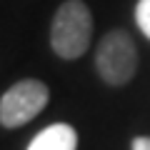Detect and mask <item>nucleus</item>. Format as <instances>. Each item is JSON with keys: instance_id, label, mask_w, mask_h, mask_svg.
Wrapping results in <instances>:
<instances>
[{"instance_id": "obj_3", "label": "nucleus", "mask_w": 150, "mask_h": 150, "mask_svg": "<svg viewBox=\"0 0 150 150\" xmlns=\"http://www.w3.org/2000/svg\"><path fill=\"white\" fill-rule=\"evenodd\" d=\"M50 100V90L43 80L25 78L10 85L0 98V125L3 128H23L35 115L43 112Z\"/></svg>"}, {"instance_id": "obj_1", "label": "nucleus", "mask_w": 150, "mask_h": 150, "mask_svg": "<svg viewBox=\"0 0 150 150\" xmlns=\"http://www.w3.org/2000/svg\"><path fill=\"white\" fill-rule=\"evenodd\" d=\"M93 38V15L83 0H65L53 15L50 48L63 60H78L88 53Z\"/></svg>"}, {"instance_id": "obj_2", "label": "nucleus", "mask_w": 150, "mask_h": 150, "mask_svg": "<svg viewBox=\"0 0 150 150\" xmlns=\"http://www.w3.org/2000/svg\"><path fill=\"white\" fill-rule=\"evenodd\" d=\"M95 70L110 88H123L138 73V48L128 30L115 28L100 38L95 48Z\"/></svg>"}, {"instance_id": "obj_4", "label": "nucleus", "mask_w": 150, "mask_h": 150, "mask_svg": "<svg viewBox=\"0 0 150 150\" xmlns=\"http://www.w3.org/2000/svg\"><path fill=\"white\" fill-rule=\"evenodd\" d=\"M75 148H78V133L68 123L48 125L28 145V150H75Z\"/></svg>"}, {"instance_id": "obj_6", "label": "nucleus", "mask_w": 150, "mask_h": 150, "mask_svg": "<svg viewBox=\"0 0 150 150\" xmlns=\"http://www.w3.org/2000/svg\"><path fill=\"white\" fill-rule=\"evenodd\" d=\"M130 150H150V138L148 135H138V138L133 140V148Z\"/></svg>"}, {"instance_id": "obj_5", "label": "nucleus", "mask_w": 150, "mask_h": 150, "mask_svg": "<svg viewBox=\"0 0 150 150\" xmlns=\"http://www.w3.org/2000/svg\"><path fill=\"white\" fill-rule=\"evenodd\" d=\"M135 23H138L140 33L150 40V0H138V5H135Z\"/></svg>"}]
</instances>
